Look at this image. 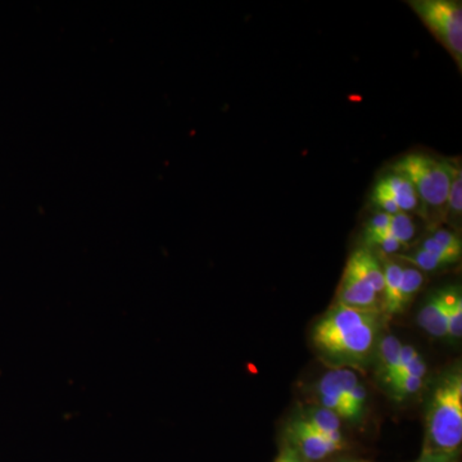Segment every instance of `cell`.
<instances>
[{"label":"cell","mask_w":462,"mask_h":462,"mask_svg":"<svg viewBox=\"0 0 462 462\" xmlns=\"http://www.w3.org/2000/svg\"><path fill=\"white\" fill-rule=\"evenodd\" d=\"M302 419L321 436L345 446L342 433H340V418L337 413L320 407V409L310 410Z\"/></svg>","instance_id":"4fadbf2b"},{"label":"cell","mask_w":462,"mask_h":462,"mask_svg":"<svg viewBox=\"0 0 462 462\" xmlns=\"http://www.w3.org/2000/svg\"><path fill=\"white\" fill-rule=\"evenodd\" d=\"M273 462H306L291 447L285 446Z\"/></svg>","instance_id":"4316f807"},{"label":"cell","mask_w":462,"mask_h":462,"mask_svg":"<svg viewBox=\"0 0 462 462\" xmlns=\"http://www.w3.org/2000/svg\"><path fill=\"white\" fill-rule=\"evenodd\" d=\"M389 226H391V216L378 212L367 223L366 233H365L366 234V240L378 238V236L388 234Z\"/></svg>","instance_id":"44dd1931"},{"label":"cell","mask_w":462,"mask_h":462,"mask_svg":"<svg viewBox=\"0 0 462 462\" xmlns=\"http://www.w3.org/2000/svg\"><path fill=\"white\" fill-rule=\"evenodd\" d=\"M422 284H424V275L420 270L412 266L403 267L402 282H401L400 289L401 309L403 310L411 302L415 294L420 291Z\"/></svg>","instance_id":"2e32d148"},{"label":"cell","mask_w":462,"mask_h":462,"mask_svg":"<svg viewBox=\"0 0 462 462\" xmlns=\"http://www.w3.org/2000/svg\"><path fill=\"white\" fill-rule=\"evenodd\" d=\"M401 260L406 261L407 263L411 264L415 269L420 272H434V270H440L443 267L451 266L446 261L440 260L439 257L434 256L430 252L424 249L418 248L411 254H401Z\"/></svg>","instance_id":"e0dca14e"},{"label":"cell","mask_w":462,"mask_h":462,"mask_svg":"<svg viewBox=\"0 0 462 462\" xmlns=\"http://www.w3.org/2000/svg\"><path fill=\"white\" fill-rule=\"evenodd\" d=\"M287 438L288 447L294 449L306 462L325 460L345 448V446L338 445L312 430L302 418L288 425Z\"/></svg>","instance_id":"5b68a950"},{"label":"cell","mask_w":462,"mask_h":462,"mask_svg":"<svg viewBox=\"0 0 462 462\" xmlns=\"http://www.w3.org/2000/svg\"><path fill=\"white\" fill-rule=\"evenodd\" d=\"M462 334V296L458 291L452 302L448 316V336L451 338H461Z\"/></svg>","instance_id":"ffe728a7"},{"label":"cell","mask_w":462,"mask_h":462,"mask_svg":"<svg viewBox=\"0 0 462 462\" xmlns=\"http://www.w3.org/2000/svg\"><path fill=\"white\" fill-rule=\"evenodd\" d=\"M351 462H365V461H351Z\"/></svg>","instance_id":"83f0119b"},{"label":"cell","mask_w":462,"mask_h":462,"mask_svg":"<svg viewBox=\"0 0 462 462\" xmlns=\"http://www.w3.org/2000/svg\"><path fill=\"white\" fill-rule=\"evenodd\" d=\"M458 291L456 288L443 289L427 300L418 316L422 329L437 338L448 336L449 310Z\"/></svg>","instance_id":"ba28073f"},{"label":"cell","mask_w":462,"mask_h":462,"mask_svg":"<svg viewBox=\"0 0 462 462\" xmlns=\"http://www.w3.org/2000/svg\"><path fill=\"white\" fill-rule=\"evenodd\" d=\"M360 383L357 375L349 370H336L325 374L318 384L319 396L340 398L348 402V394Z\"/></svg>","instance_id":"8fae6325"},{"label":"cell","mask_w":462,"mask_h":462,"mask_svg":"<svg viewBox=\"0 0 462 462\" xmlns=\"http://www.w3.org/2000/svg\"><path fill=\"white\" fill-rule=\"evenodd\" d=\"M420 248L430 252V254H434V256L439 257L440 260L446 261V263L449 264L457 263L461 258V254L446 248L445 245H440V243H438L437 240L431 238V236L422 240Z\"/></svg>","instance_id":"d6986e66"},{"label":"cell","mask_w":462,"mask_h":462,"mask_svg":"<svg viewBox=\"0 0 462 462\" xmlns=\"http://www.w3.org/2000/svg\"><path fill=\"white\" fill-rule=\"evenodd\" d=\"M376 187L384 190L396 202L401 212L422 215L420 199L413 189L411 182L403 176L394 172L388 173L376 182Z\"/></svg>","instance_id":"9c48e42d"},{"label":"cell","mask_w":462,"mask_h":462,"mask_svg":"<svg viewBox=\"0 0 462 462\" xmlns=\"http://www.w3.org/2000/svg\"><path fill=\"white\" fill-rule=\"evenodd\" d=\"M454 162L424 153H410L394 163L393 171L411 182L422 207V216L447 218V199Z\"/></svg>","instance_id":"7a4b0ae2"},{"label":"cell","mask_w":462,"mask_h":462,"mask_svg":"<svg viewBox=\"0 0 462 462\" xmlns=\"http://www.w3.org/2000/svg\"><path fill=\"white\" fill-rule=\"evenodd\" d=\"M410 7L443 48L462 67V3L457 0H411Z\"/></svg>","instance_id":"3957f363"},{"label":"cell","mask_w":462,"mask_h":462,"mask_svg":"<svg viewBox=\"0 0 462 462\" xmlns=\"http://www.w3.org/2000/svg\"><path fill=\"white\" fill-rule=\"evenodd\" d=\"M349 261L370 282L382 302L383 291H384V272H383L382 263L375 257V254L367 249H358L352 254Z\"/></svg>","instance_id":"7c38bea8"},{"label":"cell","mask_w":462,"mask_h":462,"mask_svg":"<svg viewBox=\"0 0 462 462\" xmlns=\"http://www.w3.org/2000/svg\"><path fill=\"white\" fill-rule=\"evenodd\" d=\"M375 318H378L376 312L361 311V310L351 309V307L339 305L338 303L316 324L314 329L315 345L322 351L331 343L348 334L349 331Z\"/></svg>","instance_id":"277c9868"},{"label":"cell","mask_w":462,"mask_h":462,"mask_svg":"<svg viewBox=\"0 0 462 462\" xmlns=\"http://www.w3.org/2000/svg\"><path fill=\"white\" fill-rule=\"evenodd\" d=\"M384 272V291L382 297V310L389 315L400 314V289L402 282L403 266L391 258L380 261Z\"/></svg>","instance_id":"30bf717a"},{"label":"cell","mask_w":462,"mask_h":462,"mask_svg":"<svg viewBox=\"0 0 462 462\" xmlns=\"http://www.w3.org/2000/svg\"><path fill=\"white\" fill-rule=\"evenodd\" d=\"M421 385V378H403L392 383L391 388L392 391H393L394 396L397 398H404L420 391Z\"/></svg>","instance_id":"7402d4cb"},{"label":"cell","mask_w":462,"mask_h":462,"mask_svg":"<svg viewBox=\"0 0 462 462\" xmlns=\"http://www.w3.org/2000/svg\"><path fill=\"white\" fill-rule=\"evenodd\" d=\"M402 343L393 336L384 337L379 343V370L380 375L387 382L400 365V352Z\"/></svg>","instance_id":"5bb4252c"},{"label":"cell","mask_w":462,"mask_h":462,"mask_svg":"<svg viewBox=\"0 0 462 462\" xmlns=\"http://www.w3.org/2000/svg\"><path fill=\"white\" fill-rule=\"evenodd\" d=\"M461 443L462 375L460 370H455L447 374L434 391L422 451L457 458Z\"/></svg>","instance_id":"6da1fadb"},{"label":"cell","mask_w":462,"mask_h":462,"mask_svg":"<svg viewBox=\"0 0 462 462\" xmlns=\"http://www.w3.org/2000/svg\"><path fill=\"white\" fill-rule=\"evenodd\" d=\"M416 462H457V458L442 454L422 451L420 457Z\"/></svg>","instance_id":"484cf974"},{"label":"cell","mask_w":462,"mask_h":462,"mask_svg":"<svg viewBox=\"0 0 462 462\" xmlns=\"http://www.w3.org/2000/svg\"><path fill=\"white\" fill-rule=\"evenodd\" d=\"M462 215V171L461 167L454 161L451 185H449L448 199H447V218L460 223Z\"/></svg>","instance_id":"9a60e30c"},{"label":"cell","mask_w":462,"mask_h":462,"mask_svg":"<svg viewBox=\"0 0 462 462\" xmlns=\"http://www.w3.org/2000/svg\"><path fill=\"white\" fill-rule=\"evenodd\" d=\"M431 238L436 239L438 243L445 245L446 248L451 249L456 254H462L461 240L452 231L442 229V227H436L431 234Z\"/></svg>","instance_id":"603a6c76"},{"label":"cell","mask_w":462,"mask_h":462,"mask_svg":"<svg viewBox=\"0 0 462 462\" xmlns=\"http://www.w3.org/2000/svg\"><path fill=\"white\" fill-rule=\"evenodd\" d=\"M366 242L369 245L379 247L383 254H397V252L404 248L396 238L391 236V233L384 234V236H378V238L366 240Z\"/></svg>","instance_id":"d4e9b609"},{"label":"cell","mask_w":462,"mask_h":462,"mask_svg":"<svg viewBox=\"0 0 462 462\" xmlns=\"http://www.w3.org/2000/svg\"><path fill=\"white\" fill-rule=\"evenodd\" d=\"M339 305L361 310V311L376 312L382 309V302L370 282L363 273L356 269L355 264L348 260L343 273L338 288Z\"/></svg>","instance_id":"8992f818"},{"label":"cell","mask_w":462,"mask_h":462,"mask_svg":"<svg viewBox=\"0 0 462 462\" xmlns=\"http://www.w3.org/2000/svg\"><path fill=\"white\" fill-rule=\"evenodd\" d=\"M373 202L379 207L380 212H383V214L394 216L401 212L396 202H394V200L392 199L384 190L376 187V185L373 191Z\"/></svg>","instance_id":"cb8c5ba5"},{"label":"cell","mask_w":462,"mask_h":462,"mask_svg":"<svg viewBox=\"0 0 462 462\" xmlns=\"http://www.w3.org/2000/svg\"><path fill=\"white\" fill-rule=\"evenodd\" d=\"M415 225L411 216L400 212V214L391 216V226L389 233L393 238H396L403 247H406L415 236Z\"/></svg>","instance_id":"ac0fdd59"},{"label":"cell","mask_w":462,"mask_h":462,"mask_svg":"<svg viewBox=\"0 0 462 462\" xmlns=\"http://www.w3.org/2000/svg\"><path fill=\"white\" fill-rule=\"evenodd\" d=\"M378 319L365 322L356 329L349 331L342 338L331 343L322 349L325 354L340 360H363L372 351L376 336H378Z\"/></svg>","instance_id":"52a82bcc"}]
</instances>
